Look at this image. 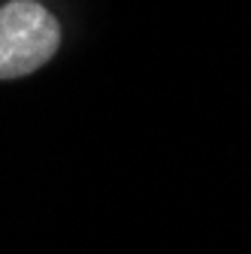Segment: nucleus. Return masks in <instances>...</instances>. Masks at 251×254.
Wrapping results in <instances>:
<instances>
[{"instance_id":"f257e3e1","label":"nucleus","mask_w":251,"mask_h":254,"mask_svg":"<svg viewBox=\"0 0 251 254\" xmlns=\"http://www.w3.org/2000/svg\"><path fill=\"white\" fill-rule=\"evenodd\" d=\"M64 46V24L43 0H0V82L40 73Z\"/></svg>"}]
</instances>
